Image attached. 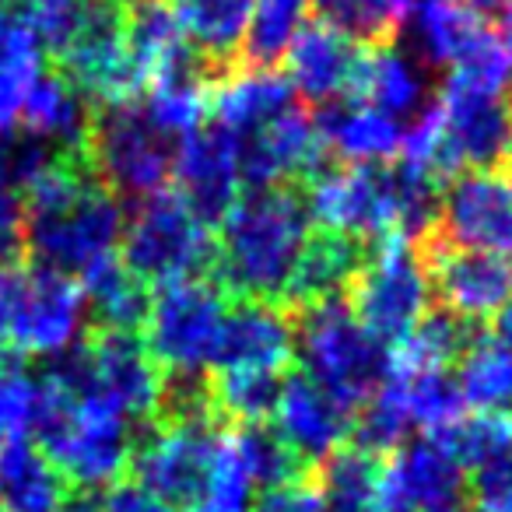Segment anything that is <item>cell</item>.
<instances>
[{
  "label": "cell",
  "mask_w": 512,
  "mask_h": 512,
  "mask_svg": "<svg viewBox=\"0 0 512 512\" xmlns=\"http://www.w3.org/2000/svg\"><path fill=\"white\" fill-rule=\"evenodd\" d=\"M25 256L32 267L78 281L92 264L116 253L123 239L120 197L88 165L85 151H64L25 190Z\"/></svg>",
  "instance_id": "1"
},
{
  "label": "cell",
  "mask_w": 512,
  "mask_h": 512,
  "mask_svg": "<svg viewBox=\"0 0 512 512\" xmlns=\"http://www.w3.org/2000/svg\"><path fill=\"white\" fill-rule=\"evenodd\" d=\"M309 232L313 218L302 186L249 190L218 221L211 281L235 302L281 306Z\"/></svg>",
  "instance_id": "2"
},
{
  "label": "cell",
  "mask_w": 512,
  "mask_h": 512,
  "mask_svg": "<svg viewBox=\"0 0 512 512\" xmlns=\"http://www.w3.org/2000/svg\"><path fill=\"white\" fill-rule=\"evenodd\" d=\"M32 442L50 456L71 495H95L127 481L137 435L130 421L106 404L74 397L53 379H39V407Z\"/></svg>",
  "instance_id": "3"
},
{
  "label": "cell",
  "mask_w": 512,
  "mask_h": 512,
  "mask_svg": "<svg viewBox=\"0 0 512 512\" xmlns=\"http://www.w3.org/2000/svg\"><path fill=\"white\" fill-rule=\"evenodd\" d=\"M46 379L74 397L99 400L134 425H151L158 418L165 393V372L155 365L141 334L102 327H92L85 341L53 358Z\"/></svg>",
  "instance_id": "4"
},
{
  "label": "cell",
  "mask_w": 512,
  "mask_h": 512,
  "mask_svg": "<svg viewBox=\"0 0 512 512\" xmlns=\"http://www.w3.org/2000/svg\"><path fill=\"white\" fill-rule=\"evenodd\" d=\"M295 316L302 372L355 414L393 376V351L355 320L344 299L320 302Z\"/></svg>",
  "instance_id": "5"
},
{
  "label": "cell",
  "mask_w": 512,
  "mask_h": 512,
  "mask_svg": "<svg viewBox=\"0 0 512 512\" xmlns=\"http://www.w3.org/2000/svg\"><path fill=\"white\" fill-rule=\"evenodd\" d=\"M120 260L144 285H176V281L211 278L214 235L176 190H162L141 200L130 221H123Z\"/></svg>",
  "instance_id": "6"
},
{
  "label": "cell",
  "mask_w": 512,
  "mask_h": 512,
  "mask_svg": "<svg viewBox=\"0 0 512 512\" xmlns=\"http://www.w3.org/2000/svg\"><path fill=\"white\" fill-rule=\"evenodd\" d=\"M225 435L228 428L214 414L158 418L144 425V435H137L130 470L141 488L169 502L176 512H200Z\"/></svg>",
  "instance_id": "7"
},
{
  "label": "cell",
  "mask_w": 512,
  "mask_h": 512,
  "mask_svg": "<svg viewBox=\"0 0 512 512\" xmlns=\"http://www.w3.org/2000/svg\"><path fill=\"white\" fill-rule=\"evenodd\" d=\"M176 144L151 123L141 102H116L92 109L85 155L92 172L116 197L148 200L172 179Z\"/></svg>",
  "instance_id": "8"
},
{
  "label": "cell",
  "mask_w": 512,
  "mask_h": 512,
  "mask_svg": "<svg viewBox=\"0 0 512 512\" xmlns=\"http://www.w3.org/2000/svg\"><path fill=\"white\" fill-rule=\"evenodd\" d=\"M232 299L211 278L176 281L158 288L148 309V351L169 379L211 376L221 327Z\"/></svg>",
  "instance_id": "9"
},
{
  "label": "cell",
  "mask_w": 512,
  "mask_h": 512,
  "mask_svg": "<svg viewBox=\"0 0 512 512\" xmlns=\"http://www.w3.org/2000/svg\"><path fill=\"white\" fill-rule=\"evenodd\" d=\"M344 302L379 344L397 348L432 309V285L418 246L400 235L372 242Z\"/></svg>",
  "instance_id": "10"
},
{
  "label": "cell",
  "mask_w": 512,
  "mask_h": 512,
  "mask_svg": "<svg viewBox=\"0 0 512 512\" xmlns=\"http://www.w3.org/2000/svg\"><path fill=\"white\" fill-rule=\"evenodd\" d=\"M302 190H306V207L316 228L358 242L400 235V190L397 169L390 162L334 165V169H323Z\"/></svg>",
  "instance_id": "11"
},
{
  "label": "cell",
  "mask_w": 512,
  "mask_h": 512,
  "mask_svg": "<svg viewBox=\"0 0 512 512\" xmlns=\"http://www.w3.org/2000/svg\"><path fill=\"white\" fill-rule=\"evenodd\" d=\"M57 71L85 95L92 106H116V102H137L144 95V74L127 43V4L120 0H92L85 25Z\"/></svg>",
  "instance_id": "12"
},
{
  "label": "cell",
  "mask_w": 512,
  "mask_h": 512,
  "mask_svg": "<svg viewBox=\"0 0 512 512\" xmlns=\"http://www.w3.org/2000/svg\"><path fill=\"white\" fill-rule=\"evenodd\" d=\"M85 313L81 285L46 267L18 271L8 348L15 358H57L74 348Z\"/></svg>",
  "instance_id": "13"
},
{
  "label": "cell",
  "mask_w": 512,
  "mask_h": 512,
  "mask_svg": "<svg viewBox=\"0 0 512 512\" xmlns=\"http://www.w3.org/2000/svg\"><path fill=\"white\" fill-rule=\"evenodd\" d=\"M418 253L425 260L428 285L439 295L442 309L460 320H495L512 299V264L505 256L453 246L435 232L418 242Z\"/></svg>",
  "instance_id": "14"
},
{
  "label": "cell",
  "mask_w": 512,
  "mask_h": 512,
  "mask_svg": "<svg viewBox=\"0 0 512 512\" xmlns=\"http://www.w3.org/2000/svg\"><path fill=\"white\" fill-rule=\"evenodd\" d=\"M383 512H467V474L439 435L404 442L383 460Z\"/></svg>",
  "instance_id": "15"
},
{
  "label": "cell",
  "mask_w": 512,
  "mask_h": 512,
  "mask_svg": "<svg viewBox=\"0 0 512 512\" xmlns=\"http://www.w3.org/2000/svg\"><path fill=\"white\" fill-rule=\"evenodd\" d=\"M435 235L453 246L505 256L512 264V172H460L449 179Z\"/></svg>",
  "instance_id": "16"
},
{
  "label": "cell",
  "mask_w": 512,
  "mask_h": 512,
  "mask_svg": "<svg viewBox=\"0 0 512 512\" xmlns=\"http://www.w3.org/2000/svg\"><path fill=\"white\" fill-rule=\"evenodd\" d=\"M239 151V176L249 190L267 186H306L327 169V148L316 134L313 116L295 106L285 116L271 120L267 127L253 130L249 137L235 141Z\"/></svg>",
  "instance_id": "17"
},
{
  "label": "cell",
  "mask_w": 512,
  "mask_h": 512,
  "mask_svg": "<svg viewBox=\"0 0 512 512\" xmlns=\"http://www.w3.org/2000/svg\"><path fill=\"white\" fill-rule=\"evenodd\" d=\"M172 183L176 193L207 228L218 225L232 204L239 200V151H235V137L225 130L200 127L186 134L176 144V162H172Z\"/></svg>",
  "instance_id": "18"
},
{
  "label": "cell",
  "mask_w": 512,
  "mask_h": 512,
  "mask_svg": "<svg viewBox=\"0 0 512 512\" xmlns=\"http://www.w3.org/2000/svg\"><path fill=\"white\" fill-rule=\"evenodd\" d=\"M369 46L355 43L341 29L327 25L323 18H306L299 36L292 39L285 53V78L295 88V95L309 102H330L355 99L358 74Z\"/></svg>",
  "instance_id": "19"
},
{
  "label": "cell",
  "mask_w": 512,
  "mask_h": 512,
  "mask_svg": "<svg viewBox=\"0 0 512 512\" xmlns=\"http://www.w3.org/2000/svg\"><path fill=\"white\" fill-rule=\"evenodd\" d=\"M351 418L323 386H316L306 372H292L281 383V397L274 404L271 428L285 439V446L306 463L309 470L323 463L330 453L348 446Z\"/></svg>",
  "instance_id": "20"
},
{
  "label": "cell",
  "mask_w": 512,
  "mask_h": 512,
  "mask_svg": "<svg viewBox=\"0 0 512 512\" xmlns=\"http://www.w3.org/2000/svg\"><path fill=\"white\" fill-rule=\"evenodd\" d=\"M295 358V323L271 302H232L211 372H281Z\"/></svg>",
  "instance_id": "21"
},
{
  "label": "cell",
  "mask_w": 512,
  "mask_h": 512,
  "mask_svg": "<svg viewBox=\"0 0 512 512\" xmlns=\"http://www.w3.org/2000/svg\"><path fill=\"white\" fill-rule=\"evenodd\" d=\"M295 106H299L295 88L288 85L285 71H278V67L242 64L221 81H214L207 92V113H211L214 127L225 130L235 141L267 127Z\"/></svg>",
  "instance_id": "22"
},
{
  "label": "cell",
  "mask_w": 512,
  "mask_h": 512,
  "mask_svg": "<svg viewBox=\"0 0 512 512\" xmlns=\"http://www.w3.org/2000/svg\"><path fill=\"white\" fill-rule=\"evenodd\" d=\"M256 0H172L179 29L207 78L221 81L246 64V36Z\"/></svg>",
  "instance_id": "23"
},
{
  "label": "cell",
  "mask_w": 512,
  "mask_h": 512,
  "mask_svg": "<svg viewBox=\"0 0 512 512\" xmlns=\"http://www.w3.org/2000/svg\"><path fill=\"white\" fill-rule=\"evenodd\" d=\"M372 242H358L348 235L327 232V228H313L309 242L302 249L295 274L285 288V299L281 309L288 316L302 313V309H313L320 302L330 299H344L351 288V281L362 271L365 256H369Z\"/></svg>",
  "instance_id": "24"
},
{
  "label": "cell",
  "mask_w": 512,
  "mask_h": 512,
  "mask_svg": "<svg viewBox=\"0 0 512 512\" xmlns=\"http://www.w3.org/2000/svg\"><path fill=\"white\" fill-rule=\"evenodd\" d=\"M313 123L327 155L341 158V165H386L404 148V127L358 99L330 102Z\"/></svg>",
  "instance_id": "25"
},
{
  "label": "cell",
  "mask_w": 512,
  "mask_h": 512,
  "mask_svg": "<svg viewBox=\"0 0 512 512\" xmlns=\"http://www.w3.org/2000/svg\"><path fill=\"white\" fill-rule=\"evenodd\" d=\"M92 102L57 71H39L25 99L18 127L39 141L64 151H85L88 127H92Z\"/></svg>",
  "instance_id": "26"
},
{
  "label": "cell",
  "mask_w": 512,
  "mask_h": 512,
  "mask_svg": "<svg viewBox=\"0 0 512 512\" xmlns=\"http://www.w3.org/2000/svg\"><path fill=\"white\" fill-rule=\"evenodd\" d=\"M71 488L32 439L0 442V505L4 512H60Z\"/></svg>",
  "instance_id": "27"
},
{
  "label": "cell",
  "mask_w": 512,
  "mask_h": 512,
  "mask_svg": "<svg viewBox=\"0 0 512 512\" xmlns=\"http://www.w3.org/2000/svg\"><path fill=\"white\" fill-rule=\"evenodd\" d=\"M78 285H81L85 302L92 306L95 327L137 334V330L148 323L151 288L144 285L116 253L88 267L78 278Z\"/></svg>",
  "instance_id": "28"
},
{
  "label": "cell",
  "mask_w": 512,
  "mask_h": 512,
  "mask_svg": "<svg viewBox=\"0 0 512 512\" xmlns=\"http://www.w3.org/2000/svg\"><path fill=\"white\" fill-rule=\"evenodd\" d=\"M355 99L379 109L390 120L425 113V74L397 46H369L358 74Z\"/></svg>",
  "instance_id": "29"
},
{
  "label": "cell",
  "mask_w": 512,
  "mask_h": 512,
  "mask_svg": "<svg viewBox=\"0 0 512 512\" xmlns=\"http://www.w3.org/2000/svg\"><path fill=\"white\" fill-rule=\"evenodd\" d=\"M383 460L358 446H341L313 467V484L327 512H383Z\"/></svg>",
  "instance_id": "30"
},
{
  "label": "cell",
  "mask_w": 512,
  "mask_h": 512,
  "mask_svg": "<svg viewBox=\"0 0 512 512\" xmlns=\"http://www.w3.org/2000/svg\"><path fill=\"white\" fill-rule=\"evenodd\" d=\"M407 18H411L414 29V50L432 67H449V71L491 29V25L477 22L470 11H463L456 0H414Z\"/></svg>",
  "instance_id": "31"
},
{
  "label": "cell",
  "mask_w": 512,
  "mask_h": 512,
  "mask_svg": "<svg viewBox=\"0 0 512 512\" xmlns=\"http://www.w3.org/2000/svg\"><path fill=\"white\" fill-rule=\"evenodd\" d=\"M460 397L477 414H509L512 407V348L498 337H474L460 362Z\"/></svg>",
  "instance_id": "32"
},
{
  "label": "cell",
  "mask_w": 512,
  "mask_h": 512,
  "mask_svg": "<svg viewBox=\"0 0 512 512\" xmlns=\"http://www.w3.org/2000/svg\"><path fill=\"white\" fill-rule=\"evenodd\" d=\"M393 386L407 421L418 425L425 435H442L463 418V397L456 376L446 369H393Z\"/></svg>",
  "instance_id": "33"
},
{
  "label": "cell",
  "mask_w": 512,
  "mask_h": 512,
  "mask_svg": "<svg viewBox=\"0 0 512 512\" xmlns=\"http://www.w3.org/2000/svg\"><path fill=\"white\" fill-rule=\"evenodd\" d=\"M474 323L446 313V309H428L421 323L393 348V369H446L463 358V351L474 344Z\"/></svg>",
  "instance_id": "34"
},
{
  "label": "cell",
  "mask_w": 512,
  "mask_h": 512,
  "mask_svg": "<svg viewBox=\"0 0 512 512\" xmlns=\"http://www.w3.org/2000/svg\"><path fill=\"white\" fill-rule=\"evenodd\" d=\"M414 0H316V18L362 46H393Z\"/></svg>",
  "instance_id": "35"
},
{
  "label": "cell",
  "mask_w": 512,
  "mask_h": 512,
  "mask_svg": "<svg viewBox=\"0 0 512 512\" xmlns=\"http://www.w3.org/2000/svg\"><path fill=\"white\" fill-rule=\"evenodd\" d=\"M232 442L239 449L242 463H246L249 477H253V488L260 491H271L281 488V484H292L309 477L313 470L285 446L278 432L267 425H246V428H232Z\"/></svg>",
  "instance_id": "36"
},
{
  "label": "cell",
  "mask_w": 512,
  "mask_h": 512,
  "mask_svg": "<svg viewBox=\"0 0 512 512\" xmlns=\"http://www.w3.org/2000/svg\"><path fill=\"white\" fill-rule=\"evenodd\" d=\"M309 18V0H256L246 36L249 67H281L292 39Z\"/></svg>",
  "instance_id": "37"
},
{
  "label": "cell",
  "mask_w": 512,
  "mask_h": 512,
  "mask_svg": "<svg viewBox=\"0 0 512 512\" xmlns=\"http://www.w3.org/2000/svg\"><path fill=\"white\" fill-rule=\"evenodd\" d=\"M39 407V379L29 376L22 358L0 355V442L29 439Z\"/></svg>",
  "instance_id": "38"
},
{
  "label": "cell",
  "mask_w": 512,
  "mask_h": 512,
  "mask_svg": "<svg viewBox=\"0 0 512 512\" xmlns=\"http://www.w3.org/2000/svg\"><path fill=\"white\" fill-rule=\"evenodd\" d=\"M467 512H512V442L467 470Z\"/></svg>",
  "instance_id": "39"
},
{
  "label": "cell",
  "mask_w": 512,
  "mask_h": 512,
  "mask_svg": "<svg viewBox=\"0 0 512 512\" xmlns=\"http://www.w3.org/2000/svg\"><path fill=\"white\" fill-rule=\"evenodd\" d=\"M25 193L0 176V267H18L25 260Z\"/></svg>",
  "instance_id": "40"
},
{
  "label": "cell",
  "mask_w": 512,
  "mask_h": 512,
  "mask_svg": "<svg viewBox=\"0 0 512 512\" xmlns=\"http://www.w3.org/2000/svg\"><path fill=\"white\" fill-rule=\"evenodd\" d=\"M39 71H43L39 60H22V64L0 67V134H11L18 127L29 88Z\"/></svg>",
  "instance_id": "41"
},
{
  "label": "cell",
  "mask_w": 512,
  "mask_h": 512,
  "mask_svg": "<svg viewBox=\"0 0 512 512\" xmlns=\"http://www.w3.org/2000/svg\"><path fill=\"white\" fill-rule=\"evenodd\" d=\"M253 512H327V509H323V498L313 484V474H309L302 481L260 491L253 502Z\"/></svg>",
  "instance_id": "42"
},
{
  "label": "cell",
  "mask_w": 512,
  "mask_h": 512,
  "mask_svg": "<svg viewBox=\"0 0 512 512\" xmlns=\"http://www.w3.org/2000/svg\"><path fill=\"white\" fill-rule=\"evenodd\" d=\"M95 512H176V509L169 502H162L158 495H151L148 488H141L137 481H120L102 491V498H95Z\"/></svg>",
  "instance_id": "43"
},
{
  "label": "cell",
  "mask_w": 512,
  "mask_h": 512,
  "mask_svg": "<svg viewBox=\"0 0 512 512\" xmlns=\"http://www.w3.org/2000/svg\"><path fill=\"white\" fill-rule=\"evenodd\" d=\"M39 60V46L32 43L29 29L15 18V11L0 4V67Z\"/></svg>",
  "instance_id": "44"
},
{
  "label": "cell",
  "mask_w": 512,
  "mask_h": 512,
  "mask_svg": "<svg viewBox=\"0 0 512 512\" xmlns=\"http://www.w3.org/2000/svg\"><path fill=\"white\" fill-rule=\"evenodd\" d=\"M18 271H22V267H0V351L8 348V330H11V306H15Z\"/></svg>",
  "instance_id": "45"
},
{
  "label": "cell",
  "mask_w": 512,
  "mask_h": 512,
  "mask_svg": "<svg viewBox=\"0 0 512 512\" xmlns=\"http://www.w3.org/2000/svg\"><path fill=\"white\" fill-rule=\"evenodd\" d=\"M463 11L477 18V22L491 25V22H505L512 15V0H456Z\"/></svg>",
  "instance_id": "46"
},
{
  "label": "cell",
  "mask_w": 512,
  "mask_h": 512,
  "mask_svg": "<svg viewBox=\"0 0 512 512\" xmlns=\"http://www.w3.org/2000/svg\"><path fill=\"white\" fill-rule=\"evenodd\" d=\"M495 337L505 344V348H512V299L502 306V313L495 316Z\"/></svg>",
  "instance_id": "47"
},
{
  "label": "cell",
  "mask_w": 512,
  "mask_h": 512,
  "mask_svg": "<svg viewBox=\"0 0 512 512\" xmlns=\"http://www.w3.org/2000/svg\"><path fill=\"white\" fill-rule=\"evenodd\" d=\"M60 512H95V498L92 495H74Z\"/></svg>",
  "instance_id": "48"
},
{
  "label": "cell",
  "mask_w": 512,
  "mask_h": 512,
  "mask_svg": "<svg viewBox=\"0 0 512 512\" xmlns=\"http://www.w3.org/2000/svg\"><path fill=\"white\" fill-rule=\"evenodd\" d=\"M498 39H502V46L509 50V57H512V15L502 22V36H498Z\"/></svg>",
  "instance_id": "49"
},
{
  "label": "cell",
  "mask_w": 512,
  "mask_h": 512,
  "mask_svg": "<svg viewBox=\"0 0 512 512\" xmlns=\"http://www.w3.org/2000/svg\"><path fill=\"white\" fill-rule=\"evenodd\" d=\"M8 137H11V134H0V148H4V141H8Z\"/></svg>",
  "instance_id": "50"
},
{
  "label": "cell",
  "mask_w": 512,
  "mask_h": 512,
  "mask_svg": "<svg viewBox=\"0 0 512 512\" xmlns=\"http://www.w3.org/2000/svg\"><path fill=\"white\" fill-rule=\"evenodd\" d=\"M120 4H137V0H120ZM169 4H172V0H169Z\"/></svg>",
  "instance_id": "51"
},
{
  "label": "cell",
  "mask_w": 512,
  "mask_h": 512,
  "mask_svg": "<svg viewBox=\"0 0 512 512\" xmlns=\"http://www.w3.org/2000/svg\"><path fill=\"white\" fill-rule=\"evenodd\" d=\"M0 512H4V505H0Z\"/></svg>",
  "instance_id": "52"
},
{
  "label": "cell",
  "mask_w": 512,
  "mask_h": 512,
  "mask_svg": "<svg viewBox=\"0 0 512 512\" xmlns=\"http://www.w3.org/2000/svg\"><path fill=\"white\" fill-rule=\"evenodd\" d=\"M0 4H4V0H0Z\"/></svg>",
  "instance_id": "53"
}]
</instances>
